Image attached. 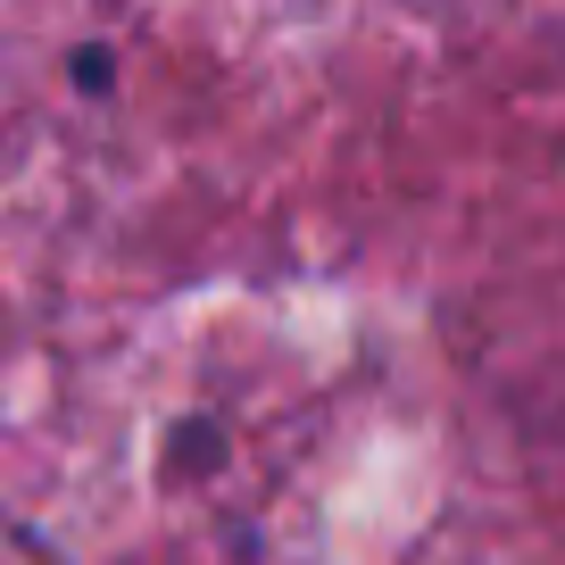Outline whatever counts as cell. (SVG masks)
Listing matches in <instances>:
<instances>
[{"instance_id":"cell-1","label":"cell","mask_w":565,"mask_h":565,"mask_svg":"<svg viewBox=\"0 0 565 565\" xmlns=\"http://www.w3.org/2000/svg\"><path fill=\"white\" fill-rule=\"evenodd\" d=\"M75 84H108V51H75Z\"/></svg>"}]
</instances>
